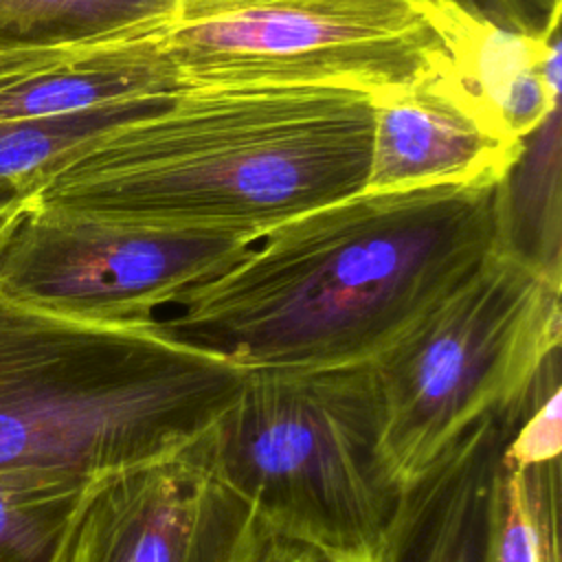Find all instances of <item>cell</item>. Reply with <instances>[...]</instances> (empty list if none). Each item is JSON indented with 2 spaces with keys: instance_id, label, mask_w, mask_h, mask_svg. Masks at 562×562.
Wrapping results in <instances>:
<instances>
[{
  "instance_id": "1",
  "label": "cell",
  "mask_w": 562,
  "mask_h": 562,
  "mask_svg": "<svg viewBox=\"0 0 562 562\" xmlns=\"http://www.w3.org/2000/svg\"><path fill=\"white\" fill-rule=\"evenodd\" d=\"M501 182L360 191L307 211L147 327L246 371L371 362L498 246Z\"/></svg>"
},
{
  "instance_id": "2",
  "label": "cell",
  "mask_w": 562,
  "mask_h": 562,
  "mask_svg": "<svg viewBox=\"0 0 562 562\" xmlns=\"http://www.w3.org/2000/svg\"><path fill=\"white\" fill-rule=\"evenodd\" d=\"M371 99L314 86L184 88L94 138L31 200L255 239L364 189Z\"/></svg>"
},
{
  "instance_id": "3",
  "label": "cell",
  "mask_w": 562,
  "mask_h": 562,
  "mask_svg": "<svg viewBox=\"0 0 562 562\" xmlns=\"http://www.w3.org/2000/svg\"><path fill=\"white\" fill-rule=\"evenodd\" d=\"M248 371L151 327L0 294V474L99 483L189 450Z\"/></svg>"
},
{
  "instance_id": "4",
  "label": "cell",
  "mask_w": 562,
  "mask_h": 562,
  "mask_svg": "<svg viewBox=\"0 0 562 562\" xmlns=\"http://www.w3.org/2000/svg\"><path fill=\"white\" fill-rule=\"evenodd\" d=\"M369 362L259 369L189 448L268 533L329 562H380L406 492L380 446Z\"/></svg>"
},
{
  "instance_id": "5",
  "label": "cell",
  "mask_w": 562,
  "mask_h": 562,
  "mask_svg": "<svg viewBox=\"0 0 562 562\" xmlns=\"http://www.w3.org/2000/svg\"><path fill=\"white\" fill-rule=\"evenodd\" d=\"M492 31L446 0H178L145 37L184 88L314 86L373 101L487 92Z\"/></svg>"
},
{
  "instance_id": "6",
  "label": "cell",
  "mask_w": 562,
  "mask_h": 562,
  "mask_svg": "<svg viewBox=\"0 0 562 562\" xmlns=\"http://www.w3.org/2000/svg\"><path fill=\"white\" fill-rule=\"evenodd\" d=\"M562 277L505 246L369 362L384 461L406 492L479 422L522 415L560 375Z\"/></svg>"
},
{
  "instance_id": "7",
  "label": "cell",
  "mask_w": 562,
  "mask_h": 562,
  "mask_svg": "<svg viewBox=\"0 0 562 562\" xmlns=\"http://www.w3.org/2000/svg\"><path fill=\"white\" fill-rule=\"evenodd\" d=\"M250 241L29 202L0 231V294L57 316L147 327L182 290L237 263Z\"/></svg>"
},
{
  "instance_id": "8",
  "label": "cell",
  "mask_w": 562,
  "mask_h": 562,
  "mask_svg": "<svg viewBox=\"0 0 562 562\" xmlns=\"http://www.w3.org/2000/svg\"><path fill=\"white\" fill-rule=\"evenodd\" d=\"M268 531L189 450L101 481L66 562H248Z\"/></svg>"
},
{
  "instance_id": "9",
  "label": "cell",
  "mask_w": 562,
  "mask_h": 562,
  "mask_svg": "<svg viewBox=\"0 0 562 562\" xmlns=\"http://www.w3.org/2000/svg\"><path fill=\"white\" fill-rule=\"evenodd\" d=\"M373 138L362 191L503 180L522 151L487 92L439 86L373 99Z\"/></svg>"
},
{
  "instance_id": "10",
  "label": "cell",
  "mask_w": 562,
  "mask_h": 562,
  "mask_svg": "<svg viewBox=\"0 0 562 562\" xmlns=\"http://www.w3.org/2000/svg\"><path fill=\"white\" fill-rule=\"evenodd\" d=\"M516 422H479L406 492L384 562H483L494 465Z\"/></svg>"
},
{
  "instance_id": "11",
  "label": "cell",
  "mask_w": 562,
  "mask_h": 562,
  "mask_svg": "<svg viewBox=\"0 0 562 562\" xmlns=\"http://www.w3.org/2000/svg\"><path fill=\"white\" fill-rule=\"evenodd\" d=\"M171 99L173 94H156L72 114L0 121V213L29 204L94 138L165 108Z\"/></svg>"
},
{
  "instance_id": "12",
  "label": "cell",
  "mask_w": 562,
  "mask_h": 562,
  "mask_svg": "<svg viewBox=\"0 0 562 562\" xmlns=\"http://www.w3.org/2000/svg\"><path fill=\"white\" fill-rule=\"evenodd\" d=\"M560 105L525 138L501 182V246L560 274Z\"/></svg>"
},
{
  "instance_id": "13",
  "label": "cell",
  "mask_w": 562,
  "mask_h": 562,
  "mask_svg": "<svg viewBox=\"0 0 562 562\" xmlns=\"http://www.w3.org/2000/svg\"><path fill=\"white\" fill-rule=\"evenodd\" d=\"M99 483L0 474V562H66Z\"/></svg>"
},
{
  "instance_id": "14",
  "label": "cell",
  "mask_w": 562,
  "mask_h": 562,
  "mask_svg": "<svg viewBox=\"0 0 562 562\" xmlns=\"http://www.w3.org/2000/svg\"><path fill=\"white\" fill-rule=\"evenodd\" d=\"M178 0H0V42L81 44L145 33Z\"/></svg>"
},
{
  "instance_id": "15",
  "label": "cell",
  "mask_w": 562,
  "mask_h": 562,
  "mask_svg": "<svg viewBox=\"0 0 562 562\" xmlns=\"http://www.w3.org/2000/svg\"><path fill=\"white\" fill-rule=\"evenodd\" d=\"M468 15L501 33L549 40L560 33L562 0H454Z\"/></svg>"
},
{
  "instance_id": "16",
  "label": "cell",
  "mask_w": 562,
  "mask_h": 562,
  "mask_svg": "<svg viewBox=\"0 0 562 562\" xmlns=\"http://www.w3.org/2000/svg\"><path fill=\"white\" fill-rule=\"evenodd\" d=\"M248 562H329L314 549L268 533Z\"/></svg>"
},
{
  "instance_id": "17",
  "label": "cell",
  "mask_w": 562,
  "mask_h": 562,
  "mask_svg": "<svg viewBox=\"0 0 562 562\" xmlns=\"http://www.w3.org/2000/svg\"><path fill=\"white\" fill-rule=\"evenodd\" d=\"M13 213H15V211H11V213H0V231H2V228H4V224H7V222H9V217H11V215H13Z\"/></svg>"
},
{
  "instance_id": "18",
  "label": "cell",
  "mask_w": 562,
  "mask_h": 562,
  "mask_svg": "<svg viewBox=\"0 0 562 562\" xmlns=\"http://www.w3.org/2000/svg\"><path fill=\"white\" fill-rule=\"evenodd\" d=\"M446 2H454V0H446ZM457 4V2H454Z\"/></svg>"
},
{
  "instance_id": "19",
  "label": "cell",
  "mask_w": 562,
  "mask_h": 562,
  "mask_svg": "<svg viewBox=\"0 0 562 562\" xmlns=\"http://www.w3.org/2000/svg\"><path fill=\"white\" fill-rule=\"evenodd\" d=\"M380 562H384V558H382V560H380Z\"/></svg>"
}]
</instances>
